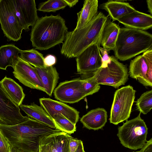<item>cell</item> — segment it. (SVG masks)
I'll return each mask as SVG.
<instances>
[{
  "mask_svg": "<svg viewBox=\"0 0 152 152\" xmlns=\"http://www.w3.org/2000/svg\"><path fill=\"white\" fill-rule=\"evenodd\" d=\"M0 130L12 147L23 152H39L41 139L54 132H61L29 117L17 124H0Z\"/></svg>",
  "mask_w": 152,
  "mask_h": 152,
  "instance_id": "1",
  "label": "cell"
},
{
  "mask_svg": "<svg viewBox=\"0 0 152 152\" xmlns=\"http://www.w3.org/2000/svg\"><path fill=\"white\" fill-rule=\"evenodd\" d=\"M108 18L98 12L90 22L83 28L68 31L61 49V53L67 58H76L96 41L101 35Z\"/></svg>",
  "mask_w": 152,
  "mask_h": 152,
  "instance_id": "2",
  "label": "cell"
},
{
  "mask_svg": "<svg viewBox=\"0 0 152 152\" xmlns=\"http://www.w3.org/2000/svg\"><path fill=\"white\" fill-rule=\"evenodd\" d=\"M65 20L60 15L39 18L32 26L30 41L35 49L47 50L63 43L68 31Z\"/></svg>",
  "mask_w": 152,
  "mask_h": 152,
  "instance_id": "3",
  "label": "cell"
},
{
  "mask_svg": "<svg viewBox=\"0 0 152 152\" xmlns=\"http://www.w3.org/2000/svg\"><path fill=\"white\" fill-rule=\"evenodd\" d=\"M152 47V35L145 31L120 28L113 50L115 56L124 61L143 53Z\"/></svg>",
  "mask_w": 152,
  "mask_h": 152,
  "instance_id": "4",
  "label": "cell"
},
{
  "mask_svg": "<svg viewBox=\"0 0 152 152\" xmlns=\"http://www.w3.org/2000/svg\"><path fill=\"white\" fill-rule=\"evenodd\" d=\"M140 113L136 118L126 121L118 128L117 136L124 147L136 150L141 149L146 142L148 128Z\"/></svg>",
  "mask_w": 152,
  "mask_h": 152,
  "instance_id": "5",
  "label": "cell"
},
{
  "mask_svg": "<svg viewBox=\"0 0 152 152\" xmlns=\"http://www.w3.org/2000/svg\"><path fill=\"white\" fill-rule=\"evenodd\" d=\"M136 91L130 85L123 87L115 92L109 119L117 125L129 118L135 98Z\"/></svg>",
  "mask_w": 152,
  "mask_h": 152,
  "instance_id": "6",
  "label": "cell"
},
{
  "mask_svg": "<svg viewBox=\"0 0 152 152\" xmlns=\"http://www.w3.org/2000/svg\"><path fill=\"white\" fill-rule=\"evenodd\" d=\"M110 61L102 66L93 77L99 85L111 86L118 88L124 85L129 79L126 65L119 62L114 56H110Z\"/></svg>",
  "mask_w": 152,
  "mask_h": 152,
  "instance_id": "7",
  "label": "cell"
},
{
  "mask_svg": "<svg viewBox=\"0 0 152 152\" xmlns=\"http://www.w3.org/2000/svg\"><path fill=\"white\" fill-rule=\"evenodd\" d=\"M101 35L96 42L85 49L76 57L78 74L82 75V80L92 77L102 65L99 48Z\"/></svg>",
  "mask_w": 152,
  "mask_h": 152,
  "instance_id": "8",
  "label": "cell"
},
{
  "mask_svg": "<svg viewBox=\"0 0 152 152\" xmlns=\"http://www.w3.org/2000/svg\"><path fill=\"white\" fill-rule=\"evenodd\" d=\"M0 23L9 40L17 41L21 39L23 29L16 15L13 0H0Z\"/></svg>",
  "mask_w": 152,
  "mask_h": 152,
  "instance_id": "9",
  "label": "cell"
},
{
  "mask_svg": "<svg viewBox=\"0 0 152 152\" xmlns=\"http://www.w3.org/2000/svg\"><path fill=\"white\" fill-rule=\"evenodd\" d=\"M28 118L22 115L19 107L7 94L0 81V124H17L25 121Z\"/></svg>",
  "mask_w": 152,
  "mask_h": 152,
  "instance_id": "10",
  "label": "cell"
},
{
  "mask_svg": "<svg viewBox=\"0 0 152 152\" xmlns=\"http://www.w3.org/2000/svg\"><path fill=\"white\" fill-rule=\"evenodd\" d=\"M53 93L57 100L69 104L78 102L86 96L83 88L82 80L80 78L60 83Z\"/></svg>",
  "mask_w": 152,
  "mask_h": 152,
  "instance_id": "11",
  "label": "cell"
},
{
  "mask_svg": "<svg viewBox=\"0 0 152 152\" xmlns=\"http://www.w3.org/2000/svg\"><path fill=\"white\" fill-rule=\"evenodd\" d=\"M13 68L14 75L20 82L31 88L45 92L34 67L19 57Z\"/></svg>",
  "mask_w": 152,
  "mask_h": 152,
  "instance_id": "12",
  "label": "cell"
},
{
  "mask_svg": "<svg viewBox=\"0 0 152 152\" xmlns=\"http://www.w3.org/2000/svg\"><path fill=\"white\" fill-rule=\"evenodd\" d=\"M72 138L64 132L52 133L41 139L39 152H70L69 143Z\"/></svg>",
  "mask_w": 152,
  "mask_h": 152,
  "instance_id": "13",
  "label": "cell"
},
{
  "mask_svg": "<svg viewBox=\"0 0 152 152\" xmlns=\"http://www.w3.org/2000/svg\"><path fill=\"white\" fill-rule=\"evenodd\" d=\"M16 15L23 29L33 26L38 17L34 0H13Z\"/></svg>",
  "mask_w": 152,
  "mask_h": 152,
  "instance_id": "14",
  "label": "cell"
},
{
  "mask_svg": "<svg viewBox=\"0 0 152 152\" xmlns=\"http://www.w3.org/2000/svg\"><path fill=\"white\" fill-rule=\"evenodd\" d=\"M41 106L52 118L57 114H62L72 123L76 125L79 118V112L76 109L62 102L50 98L39 99Z\"/></svg>",
  "mask_w": 152,
  "mask_h": 152,
  "instance_id": "15",
  "label": "cell"
},
{
  "mask_svg": "<svg viewBox=\"0 0 152 152\" xmlns=\"http://www.w3.org/2000/svg\"><path fill=\"white\" fill-rule=\"evenodd\" d=\"M126 27L145 31L152 28V16L137 10L117 20Z\"/></svg>",
  "mask_w": 152,
  "mask_h": 152,
  "instance_id": "16",
  "label": "cell"
},
{
  "mask_svg": "<svg viewBox=\"0 0 152 152\" xmlns=\"http://www.w3.org/2000/svg\"><path fill=\"white\" fill-rule=\"evenodd\" d=\"M107 113L104 108H98L92 110L83 115L80 119L84 127L89 130L102 129L107 122Z\"/></svg>",
  "mask_w": 152,
  "mask_h": 152,
  "instance_id": "17",
  "label": "cell"
},
{
  "mask_svg": "<svg viewBox=\"0 0 152 152\" xmlns=\"http://www.w3.org/2000/svg\"><path fill=\"white\" fill-rule=\"evenodd\" d=\"M99 8L106 10L113 21L136 10L129 3L120 0H108L101 4Z\"/></svg>",
  "mask_w": 152,
  "mask_h": 152,
  "instance_id": "18",
  "label": "cell"
},
{
  "mask_svg": "<svg viewBox=\"0 0 152 152\" xmlns=\"http://www.w3.org/2000/svg\"><path fill=\"white\" fill-rule=\"evenodd\" d=\"M34 68L44 86L45 92L51 96L59 79V74L56 68L51 66Z\"/></svg>",
  "mask_w": 152,
  "mask_h": 152,
  "instance_id": "19",
  "label": "cell"
},
{
  "mask_svg": "<svg viewBox=\"0 0 152 152\" xmlns=\"http://www.w3.org/2000/svg\"><path fill=\"white\" fill-rule=\"evenodd\" d=\"M98 0H85L83 7L77 13V24L75 30L80 29L88 24L98 12Z\"/></svg>",
  "mask_w": 152,
  "mask_h": 152,
  "instance_id": "20",
  "label": "cell"
},
{
  "mask_svg": "<svg viewBox=\"0 0 152 152\" xmlns=\"http://www.w3.org/2000/svg\"><path fill=\"white\" fill-rule=\"evenodd\" d=\"M119 28L118 25L108 18L101 34V45L103 48L108 51L114 50Z\"/></svg>",
  "mask_w": 152,
  "mask_h": 152,
  "instance_id": "21",
  "label": "cell"
},
{
  "mask_svg": "<svg viewBox=\"0 0 152 152\" xmlns=\"http://www.w3.org/2000/svg\"><path fill=\"white\" fill-rule=\"evenodd\" d=\"M20 107L28 117L45 124L52 128L56 129L53 119L41 106L34 103L30 105L21 104Z\"/></svg>",
  "mask_w": 152,
  "mask_h": 152,
  "instance_id": "22",
  "label": "cell"
},
{
  "mask_svg": "<svg viewBox=\"0 0 152 152\" xmlns=\"http://www.w3.org/2000/svg\"><path fill=\"white\" fill-rule=\"evenodd\" d=\"M21 50L15 45L8 44L0 47V69L6 70L8 66L12 68L19 58Z\"/></svg>",
  "mask_w": 152,
  "mask_h": 152,
  "instance_id": "23",
  "label": "cell"
},
{
  "mask_svg": "<svg viewBox=\"0 0 152 152\" xmlns=\"http://www.w3.org/2000/svg\"><path fill=\"white\" fill-rule=\"evenodd\" d=\"M0 82L8 96L19 107L25 96L22 87L13 79L6 76Z\"/></svg>",
  "mask_w": 152,
  "mask_h": 152,
  "instance_id": "24",
  "label": "cell"
},
{
  "mask_svg": "<svg viewBox=\"0 0 152 152\" xmlns=\"http://www.w3.org/2000/svg\"><path fill=\"white\" fill-rule=\"evenodd\" d=\"M148 71H152V69H148L146 60L142 55L137 56L130 61L129 72L131 78L136 80L143 78Z\"/></svg>",
  "mask_w": 152,
  "mask_h": 152,
  "instance_id": "25",
  "label": "cell"
},
{
  "mask_svg": "<svg viewBox=\"0 0 152 152\" xmlns=\"http://www.w3.org/2000/svg\"><path fill=\"white\" fill-rule=\"evenodd\" d=\"M19 57L34 67L43 68L46 67L43 55L35 49L21 50Z\"/></svg>",
  "mask_w": 152,
  "mask_h": 152,
  "instance_id": "26",
  "label": "cell"
},
{
  "mask_svg": "<svg viewBox=\"0 0 152 152\" xmlns=\"http://www.w3.org/2000/svg\"><path fill=\"white\" fill-rule=\"evenodd\" d=\"M52 119L56 129L69 134L73 133L76 130V125L72 123L62 114L55 115Z\"/></svg>",
  "mask_w": 152,
  "mask_h": 152,
  "instance_id": "27",
  "label": "cell"
},
{
  "mask_svg": "<svg viewBox=\"0 0 152 152\" xmlns=\"http://www.w3.org/2000/svg\"><path fill=\"white\" fill-rule=\"evenodd\" d=\"M136 102L138 111L144 115L147 114L152 108V90L142 94Z\"/></svg>",
  "mask_w": 152,
  "mask_h": 152,
  "instance_id": "28",
  "label": "cell"
},
{
  "mask_svg": "<svg viewBox=\"0 0 152 152\" xmlns=\"http://www.w3.org/2000/svg\"><path fill=\"white\" fill-rule=\"evenodd\" d=\"M67 6L64 0H49L39 3L37 10L43 12H55Z\"/></svg>",
  "mask_w": 152,
  "mask_h": 152,
  "instance_id": "29",
  "label": "cell"
},
{
  "mask_svg": "<svg viewBox=\"0 0 152 152\" xmlns=\"http://www.w3.org/2000/svg\"><path fill=\"white\" fill-rule=\"evenodd\" d=\"M82 86L86 96L98 92L100 88V85L93 77L82 80Z\"/></svg>",
  "mask_w": 152,
  "mask_h": 152,
  "instance_id": "30",
  "label": "cell"
},
{
  "mask_svg": "<svg viewBox=\"0 0 152 152\" xmlns=\"http://www.w3.org/2000/svg\"><path fill=\"white\" fill-rule=\"evenodd\" d=\"M12 147L0 130V152H11Z\"/></svg>",
  "mask_w": 152,
  "mask_h": 152,
  "instance_id": "31",
  "label": "cell"
},
{
  "mask_svg": "<svg viewBox=\"0 0 152 152\" xmlns=\"http://www.w3.org/2000/svg\"><path fill=\"white\" fill-rule=\"evenodd\" d=\"M99 50L102 61V66H104L110 61V56L108 55L109 51L101 47H100Z\"/></svg>",
  "mask_w": 152,
  "mask_h": 152,
  "instance_id": "32",
  "label": "cell"
},
{
  "mask_svg": "<svg viewBox=\"0 0 152 152\" xmlns=\"http://www.w3.org/2000/svg\"><path fill=\"white\" fill-rule=\"evenodd\" d=\"M56 57L52 55H48L44 58V63L46 66H53L56 63Z\"/></svg>",
  "mask_w": 152,
  "mask_h": 152,
  "instance_id": "33",
  "label": "cell"
},
{
  "mask_svg": "<svg viewBox=\"0 0 152 152\" xmlns=\"http://www.w3.org/2000/svg\"><path fill=\"white\" fill-rule=\"evenodd\" d=\"M79 140L76 138H72L69 141V148L70 152H75L78 147Z\"/></svg>",
  "mask_w": 152,
  "mask_h": 152,
  "instance_id": "34",
  "label": "cell"
},
{
  "mask_svg": "<svg viewBox=\"0 0 152 152\" xmlns=\"http://www.w3.org/2000/svg\"><path fill=\"white\" fill-rule=\"evenodd\" d=\"M132 152H152V138L147 141L145 144L140 151Z\"/></svg>",
  "mask_w": 152,
  "mask_h": 152,
  "instance_id": "35",
  "label": "cell"
},
{
  "mask_svg": "<svg viewBox=\"0 0 152 152\" xmlns=\"http://www.w3.org/2000/svg\"><path fill=\"white\" fill-rule=\"evenodd\" d=\"M64 1L69 7H72L75 5L78 2V0H64Z\"/></svg>",
  "mask_w": 152,
  "mask_h": 152,
  "instance_id": "36",
  "label": "cell"
},
{
  "mask_svg": "<svg viewBox=\"0 0 152 152\" xmlns=\"http://www.w3.org/2000/svg\"><path fill=\"white\" fill-rule=\"evenodd\" d=\"M75 152H85L83 142L81 140H79L78 147Z\"/></svg>",
  "mask_w": 152,
  "mask_h": 152,
  "instance_id": "37",
  "label": "cell"
},
{
  "mask_svg": "<svg viewBox=\"0 0 152 152\" xmlns=\"http://www.w3.org/2000/svg\"><path fill=\"white\" fill-rule=\"evenodd\" d=\"M146 2L147 5L148 11L150 13V15H152V0H147Z\"/></svg>",
  "mask_w": 152,
  "mask_h": 152,
  "instance_id": "38",
  "label": "cell"
},
{
  "mask_svg": "<svg viewBox=\"0 0 152 152\" xmlns=\"http://www.w3.org/2000/svg\"><path fill=\"white\" fill-rule=\"evenodd\" d=\"M11 152H23L21 151H20L15 148H12Z\"/></svg>",
  "mask_w": 152,
  "mask_h": 152,
  "instance_id": "39",
  "label": "cell"
}]
</instances>
